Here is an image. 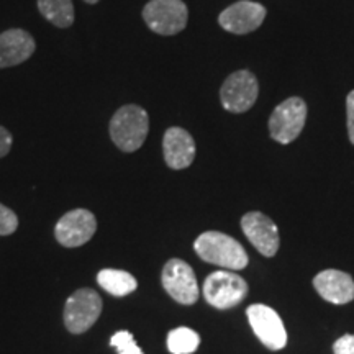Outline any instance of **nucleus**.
Here are the masks:
<instances>
[{"instance_id": "1", "label": "nucleus", "mask_w": 354, "mask_h": 354, "mask_svg": "<svg viewBox=\"0 0 354 354\" xmlns=\"http://www.w3.org/2000/svg\"><path fill=\"white\" fill-rule=\"evenodd\" d=\"M198 258L228 271H240L248 266V254L240 243L220 232H205L194 243Z\"/></svg>"}, {"instance_id": "2", "label": "nucleus", "mask_w": 354, "mask_h": 354, "mask_svg": "<svg viewBox=\"0 0 354 354\" xmlns=\"http://www.w3.org/2000/svg\"><path fill=\"white\" fill-rule=\"evenodd\" d=\"M149 130V117L138 105H123L110 120V138L118 149L133 153L143 146Z\"/></svg>"}, {"instance_id": "3", "label": "nucleus", "mask_w": 354, "mask_h": 354, "mask_svg": "<svg viewBox=\"0 0 354 354\" xmlns=\"http://www.w3.org/2000/svg\"><path fill=\"white\" fill-rule=\"evenodd\" d=\"M248 287L246 281L232 271H215L203 282V297L212 307L227 310L236 307L246 299Z\"/></svg>"}, {"instance_id": "4", "label": "nucleus", "mask_w": 354, "mask_h": 354, "mask_svg": "<svg viewBox=\"0 0 354 354\" xmlns=\"http://www.w3.org/2000/svg\"><path fill=\"white\" fill-rule=\"evenodd\" d=\"M143 19L151 32L171 37L187 26L189 10L183 0H151L143 8Z\"/></svg>"}, {"instance_id": "5", "label": "nucleus", "mask_w": 354, "mask_h": 354, "mask_svg": "<svg viewBox=\"0 0 354 354\" xmlns=\"http://www.w3.org/2000/svg\"><path fill=\"white\" fill-rule=\"evenodd\" d=\"M307 120V104L300 97H289L279 104L269 118V133L272 140L289 145L299 138Z\"/></svg>"}, {"instance_id": "6", "label": "nucleus", "mask_w": 354, "mask_h": 354, "mask_svg": "<svg viewBox=\"0 0 354 354\" xmlns=\"http://www.w3.org/2000/svg\"><path fill=\"white\" fill-rule=\"evenodd\" d=\"M259 84L250 71L230 74L220 88V100L225 110L232 113L248 112L258 100Z\"/></svg>"}, {"instance_id": "7", "label": "nucleus", "mask_w": 354, "mask_h": 354, "mask_svg": "<svg viewBox=\"0 0 354 354\" xmlns=\"http://www.w3.org/2000/svg\"><path fill=\"white\" fill-rule=\"evenodd\" d=\"M102 313V299L95 290L79 289L68 299L64 307V323L71 333H86Z\"/></svg>"}, {"instance_id": "8", "label": "nucleus", "mask_w": 354, "mask_h": 354, "mask_svg": "<svg viewBox=\"0 0 354 354\" xmlns=\"http://www.w3.org/2000/svg\"><path fill=\"white\" fill-rule=\"evenodd\" d=\"M162 287L176 302L192 305L198 299V284L194 269L183 259H169L162 268Z\"/></svg>"}, {"instance_id": "9", "label": "nucleus", "mask_w": 354, "mask_h": 354, "mask_svg": "<svg viewBox=\"0 0 354 354\" xmlns=\"http://www.w3.org/2000/svg\"><path fill=\"white\" fill-rule=\"evenodd\" d=\"M251 328L266 348L279 351L287 344V331L276 310L263 304H254L246 310Z\"/></svg>"}, {"instance_id": "10", "label": "nucleus", "mask_w": 354, "mask_h": 354, "mask_svg": "<svg viewBox=\"0 0 354 354\" xmlns=\"http://www.w3.org/2000/svg\"><path fill=\"white\" fill-rule=\"evenodd\" d=\"M97 230V218L86 209L71 210L61 216L56 223L55 236L66 248H77L94 236Z\"/></svg>"}, {"instance_id": "11", "label": "nucleus", "mask_w": 354, "mask_h": 354, "mask_svg": "<svg viewBox=\"0 0 354 354\" xmlns=\"http://www.w3.org/2000/svg\"><path fill=\"white\" fill-rule=\"evenodd\" d=\"M266 19V8L261 3L241 0L233 3L220 13L218 24L221 28L234 35H246L254 32L263 25Z\"/></svg>"}, {"instance_id": "12", "label": "nucleus", "mask_w": 354, "mask_h": 354, "mask_svg": "<svg viewBox=\"0 0 354 354\" xmlns=\"http://www.w3.org/2000/svg\"><path fill=\"white\" fill-rule=\"evenodd\" d=\"M243 233L263 256L271 258L279 250L277 225L261 212H250L241 218Z\"/></svg>"}, {"instance_id": "13", "label": "nucleus", "mask_w": 354, "mask_h": 354, "mask_svg": "<svg viewBox=\"0 0 354 354\" xmlns=\"http://www.w3.org/2000/svg\"><path fill=\"white\" fill-rule=\"evenodd\" d=\"M162 151H165L166 165L171 169H185L192 165L194 158H196V141L187 130L172 127L165 133Z\"/></svg>"}, {"instance_id": "14", "label": "nucleus", "mask_w": 354, "mask_h": 354, "mask_svg": "<svg viewBox=\"0 0 354 354\" xmlns=\"http://www.w3.org/2000/svg\"><path fill=\"white\" fill-rule=\"evenodd\" d=\"M35 50H37L35 38L25 30L12 28L0 33V69L25 63Z\"/></svg>"}, {"instance_id": "15", "label": "nucleus", "mask_w": 354, "mask_h": 354, "mask_svg": "<svg viewBox=\"0 0 354 354\" xmlns=\"http://www.w3.org/2000/svg\"><path fill=\"white\" fill-rule=\"evenodd\" d=\"M313 286L326 302L343 305L354 299V281L349 274L336 269H326L313 279Z\"/></svg>"}, {"instance_id": "16", "label": "nucleus", "mask_w": 354, "mask_h": 354, "mask_svg": "<svg viewBox=\"0 0 354 354\" xmlns=\"http://www.w3.org/2000/svg\"><path fill=\"white\" fill-rule=\"evenodd\" d=\"M97 282L102 289H105L115 297H125L138 287L136 279L130 272L120 271V269H102L97 276Z\"/></svg>"}, {"instance_id": "17", "label": "nucleus", "mask_w": 354, "mask_h": 354, "mask_svg": "<svg viewBox=\"0 0 354 354\" xmlns=\"http://www.w3.org/2000/svg\"><path fill=\"white\" fill-rule=\"evenodd\" d=\"M38 10L57 28H69L74 24L73 0H38Z\"/></svg>"}, {"instance_id": "18", "label": "nucleus", "mask_w": 354, "mask_h": 354, "mask_svg": "<svg viewBox=\"0 0 354 354\" xmlns=\"http://www.w3.org/2000/svg\"><path fill=\"white\" fill-rule=\"evenodd\" d=\"M201 336L187 326H179L167 335V349L172 354H190L197 351Z\"/></svg>"}, {"instance_id": "19", "label": "nucleus", "mask_w": 354, "mask_h": 354, "mask_svg": "<svg viewBox=\"0 0 354 354\" xmlns=\"http://www.w3.org/2000/svg\"><path fill=\"white\" fill-rule=\"evenodd\" d=\"M110 344L117 348L118 354H145L138 344H136L130 331H118V333H115L110 338Z\"/></svg>"}, {"instance_id": "20", "label": "nucleus", "mask_w": 354, "mask_h": 354, "mask_svg": "<svg viewBox=\"0 0 354 354\" xmlns=\"http://www.w3.org/2000/svg\"><path fill=\"white\" fill-rule=\"evenodd\" d=\"M17 228H19V216L3 203H0V236L12 234Z\"/></svg>"}, {"instance_id": "21", "label": "nucleus", "mask_w": 354, "mask_h": 354, "mask_svg": "<svg viewBox=\"0 0 354 354\" xmlns=\"http://www.w3.org/2000/svg\"><path fill=\"white\" fill-rule=\"evenodd\" d=\"M335 354H354V335H344L333 344Z\"/></svg>"}, {"instance_id": "22", "label": "nucleus", "mask_w": 354, "mask_h": 354, "mask_svg": "<svg viewBox=\"0 0 354 354\" xmlns=\"http://www.w3.org/2000/svg\"><path fill=\"white\" fill-rule=\"evenodd\" d=\"M346 115H348V135L349 141L354 145V91L348 94L346 99Z\"/></svg>"}, {"instance_id": "23", "label": "nucleus", "mask_w": 354, "mask_h": 354, "mask_svg": "<svg viewBox=\"0 0 354 354\" xmlns=\"http://www.w3.org/2000/svg\"><path fill=\"white\" fill-rule=\"evenodd\" d=\"M12 143H13L12 133L8 131L6 127L0 125V158L7 156L8 151L12 149Z\"/></svg>"}, {"instance_id": "24", "label": "nucleus", "mask_w": 354, "mask_h": 354, "mask_svg": "<svg viewBox=\"0 0 354 354\" xmlns=\"http://www.w3.org/2000/svg\"><path fill=\"white\" fill-rule=\"evenodd\" d=\"M84 2H86V3H91V6H94V3L99 2V0H84Z\"/></svg>"}]
</instances>
